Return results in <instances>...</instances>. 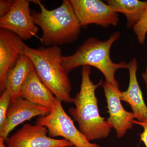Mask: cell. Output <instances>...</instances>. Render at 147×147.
I'll use <instances>...</instances> for the list:
<instances>
[{"label": "cell", "instance_id": "cell-6", "mask_svg": "<svg viewBox=\"0 0 147 147\" xmlns=\"http://www.w3.org/2000/svg\"><path fill=\"white\" fill-rule=\"evenodd\" d=\"M81 27L94 24L103 28L116 26L118 14L100 0H69Z\"/></svg>", "mask_w": 147, "mask_h": 147}, {"label": "cell", "instance_id": "cell-16", "mask_svg": "<svg viewBox=\"0 0 147 147\" xmlns=\"http://www.w3.org/2000/svg\"><path fill=\"white\" fill-rule=\"evenodd\" d=\"M132 29L138 42L144 45L147 34V5L140 20Z\"/></svg>", "mask_w": 147, "mask_h": 147}, {"label": "cell", "instance_id": "cell-21", "mask_svg": "<svg viewBox=\"0 0 147 147\" xmlns=\"http://www.w3.org/2000/svg\"><path fill=\"white\" fill-rule=\"evenodd\" d=\"M0 147H7L4 140L1 137H0Z\"/></svg>", "mask_w": 147, "mask_h": 147}, {"label": "cell", "instance_id": "cell-11", "mask_svg": "<svg viewBox=\"0 0 147 147\" xmlns=\"http://www.w3.org/2000/svg\"><path fill=\"white\" fill-rule=\"evenodd\" d=\"M23 41L12 32L0 29V90H5L7 75L23 52Z\"/></svg>", "mask_w": 147, "mask_h": 147}, {"label": "cell", "instance_id": "cell-2", "mask_svg": "<svg viewBox=\"0 0 147 147\" xmlns=\"http://www.w3.org/2000/svg\"><path fill=\"white\" fill-rule=\"evenodd\" d=\"M120 36L119 32H115L105 40L88 38L77 48L75 53L69 56H63L62 65L67 73L81 66L93 67L102 73L106 82L119 88V86L115 74L119 69H127L128 63L124 61L119 63L113 62L110 52L113 44Z\"/></svg>", "mask_w": 147, "mask_h": 147}, {"label": "cell", "instance_id": "cell-5", "mask_svg": "<svg viewBox=\"0 0 147 147\" xmlns=\"http://www.w3.org/2000/svg\"><path fill=\"white\" fill-rule=\"evenodd\" d=\"M36 124L46 127L51 138L63 137L76 147H100L89 142L76 128L73 121L64 110L62 101L55 98L50 113L39 117Z\"/></svg>", "mask_w": 147, "mask_h": 147}, {"label": "cell", "instance_id": "cell-12", "mask_svg": "<svg viewBox=\"0 0 147 147\" xmlns=\"http://www.w3.org/2000/svg\"><path fill=\"white\" fill-rule=\"evenodd\" d=\"M138 65V61L135 57L128 63L127 69L129 73L128 88L125 91L121 92L120 99L121 101L129 104L135 119L140 121L147 119V106L137 80Z\"/></svg>", "mask_w": 147, "mask_h": 147}, {"label": "cell", "instance_id": "cell-19", "mask_svg": "<svg viewBox=\"0 0 147 147\" xmlns=\"http://www.w3.org/2000/svg\"><path fill=\"white\" fill-rule=\"evenodd\" d=\"M14 1H0V16H5L10 11Z\"/></svg>", "mask_w": 147, "mask_h": 147}, {"label": "cell", "instance_id": "cell-14", "mask_svg": "<svg viewBox=\"0 0 147 147\" xmlns=\"http://www.w3.org/2000/svg\"><path fill=\"white\" fill-rule=\"evenodd\" d=\"M34 67L31 59L23 53L14 67L7 75L5 90L10 94L11 100L19 96L22 85Z\"/></svg>", "mask_w": 147, "mask_h": 147}, {"label": "cell", "instance_id": "cell-8", "mask_svg": "<svg viewBox=\"0 0 147 147\" xmlns=\"http://www.w3.org/2000/svg\"><path fill=\"white\" fill-rule=\"evenodd\" d=\"M30 1L15 0L9 12L0 17L1 29L12 32L21 40H28L36 36L38 28L32 18Z\"/></svg>", "mask_w": 147, "mask_h": 147}, {"label": "cell", "instance_id": "cell-1", "mask_svg": "<svg viewBox=\"0 0 147 147\" xmlns=\"http://www.w3.org/2000/svg\"><path fill=\"white\" fill-rule=\"evenodd\" d=\"M91 71V67L83 66L80 91L72 101L75 107L68 110L78 123L79 131L90 142L108 137L113 128L107 120L100 115L96 96V90L102 86L103 82L100 80L97 84L93 83L90 77Z\"/></svg>", "mask_w": 147, "mask_h": 147}, {"label": "cell", "instance_id": "cell-9", "mask_svg": "<svg viewBox=\"0 0 147 147\" xmlns=\"http://www.w3.org/2000/svg\"><path fill=\"white\" fill-rule=\"evenodd\" d=\"M107 103L109 116L107 121L116 131L117 138L123 137L127 132L132 129L135 119L133 113L126 111L122 105L120 99L121 92L108 82L102 85Z\"/></svg>", "mask_w": 147, "mask_h": 147}, {"label": "cell", "instance_id": "cell-18", "mask_svg": "<svg viewBox=\"0 0 147 147\" xmlns=\"http://www.w3.org/2000/svg\"><path fill=\"white\" fill-rule=\"evenodd\" d=\"M133 122L134 124L138 125L143 127V131L140 134V139L144 144L145 146L147 147V119L140 121L134 120Z\"/></svg>", "mask_w": 147, "mask_h": 147}, {"label": "cell", "instance_id": "cell-22", "mask_svg": "<svg viewBox=\"0 0 147 147\" xmlns=\"http://www.w3.org/2000/svg\"><path fill=\"white\" fill-rule=\"evenodd\" d=\"M76 147L74 146H71V147Z\"/></svg>", "mask_w": 147, "mask_h": 147}, {"label": "cell", "instance_id": "cell-7", "mask_svg": "<svg viewBox=\"0 0 147 147\" xmlns=\"http://www.w3.org/2000/svg\"><path fill=\"white\" fill-rule=\"evenodd\" d=\"M48 133L45 127L27 123L4 141L7 147L73 146L67 140L51 138L47 135Z\"/></svg>", "mask_w": 147, "mask_h": 147}, {"label": "cell", "instance_id": "cell-3", "mask_svg": "<svg viewBox=\"0 0 147 147\" xmlns=\"http://www.w3.org/2000/svg\"><path fill=\"white\" fill-rule=\"evenodd\" d=\"M40 11H31L32 18L36 26L42 29L40 38L44 46L51 47L74 42L81 32V26L69 1L64 0L60 6L50 10L37 0Z\"/></svg>", "mask_w": 147, "mask_h": 147}, {"label": "cell", "instance_id": "cell-15", "mask_svg": "<svg viewBox=\"0 0 147 147\" xmlns=\"http://www.w3.org/2000/svg\"><path fill=\"white\" fill-rule=\"evenodd\" d=\"M106 2L115 12L124 14L128 29L133 28L140 20L147 5V1L138 0H108Z\"/></svg>", "mask_w": 147, "mask_h": 147}, {"label": "cell", "instance_id": "cell-13", "mask_svg": "<svg viewBox=\"0 0 147 147\" xmlns=\"http://www.w3.org/2000/svg\"><path fill=\"white\" fill-rule=\"evenodd\" d=\"M19 96L38 104L51 109L56 97L42 83L34 67L21 87Z\"/></svg>", "mask_w": 147, "mask_h": 147}, {"label": "cell", "instance_id": "cell-17", "mask_svg": "<svg viewBox=\"0 0 147 147\" xmlns=\"http://www.w3.org/2000/svg\"><path fill=\"white\" fill-rule=\"evenodd\" d=\"M11 100L10 94L5 90L2 92L0 97V126L2 125L5 120L7 113Z\"/></svg>", "mask_w": 147, "mask_h": 147}, {"label": "cell", "instance_id": "cell-20", "mask_svg": "<svg viewBox=\"0 0 147 147\" xmlns=\"http://www.w3.org/2000/svg\"><path fill=\"white\" fill-rule=\"evenodd\" d=\"M142 77L144 82L146 90L147 92V64L145 67L144 71L142 73Z\"/></svg>", "mask_w": 147, "mask_h": 147}, {"label": "cell", "instance_id": "cell-4", "mask_svg": "<svg viewBox=\"0 0 147 147\" xmlns=\"http://www.w3.org/2000/svg\"><path fill=\"white\" fill-rule=\"evenodd\" d=\"M23 52L31 59L40 79L55 97L66 103H72L71 85L62 65L61 48L53 46L34 49L23 42Z\"/></svg>", "mask_w": 147, "mask_h": 147}, {"label": "cell", "instance_id": "cell-10", "mask_svg": "<svg viewBox=\"0 0 147 147\" xmlns=\"http://www.w3.org/2000/svg\"><path fill=\"white\" fill-rule=\"evenodd\" d=\"M51 109L35 104L19 96L11 100L5 120L0 126V137L5 140L15 127L26 121L37 116L50 113Z\"/></svg>", "mask_w": 147, "mask_h": 147}]
</instances>
